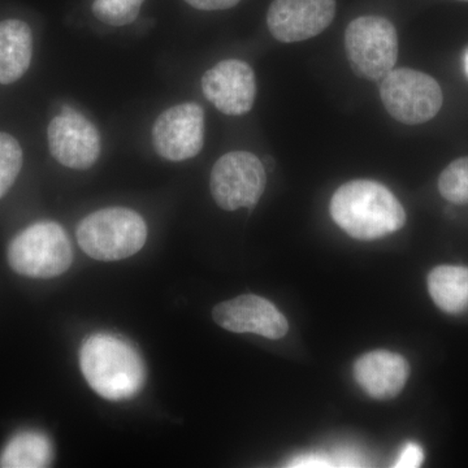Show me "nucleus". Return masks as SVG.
<instances>
[{"mask_svg": "<svg viewBox=\"0 0 468 468\" xmlns=\"http://www.w3.org/2000/svg\"><path fill=\"white\" fill-rule=\"evenodd\" d=\"M335 224L359 241H374L401 229L406 212L394 194L377 181H349L338 187L329 206Z\"/></svg>", "mask_w": 468, "mask_h": 468, "instance_id": "nucleus-1", "label": "nucleus"}, {"mask_svg": "<svg viewBox=\"0 0 468 468\" xmlns=\"http://www.w3.org/2000/svg\"><path fill=\"white\" fill-rule=\"evenodd\" d=\"M80 366L91 389L109 401L133 399L146 383V368L140 354L117 335L89 337L80 351Z\"/></svg>", "mask_w": 468, "mask_h": 468, "instance_id": "nucleus-2", "label": "nucleus"}, {"mask_svg": "<svg viewBox=\"0 0 468 468\" xmlns=\"http://www.w3.org/2000/svg\"><path fill=\"white\" fill-rule=\"evenodd\" d=\"M76 234L80 248L92 260L116 261L133 257L144 248L147 226L133 209L109 207L82 218Z\"/></svg>", "mask_w": 468, "mask_h": 468, "instance_id": "nucleus-3", "label": "nucleus"}, {"mask_svg": "<svg viewBox=\"0 0 468 468\" xmlns=\"http://www.w3.org/2000/svg\"><path fill=\"white\" fill-rule=\"evenodd\" d=\"M73 249L64 228L38 221L17 234L8 246V263L15 272L33 279H52L72 266Z\"/></svg>", "mask_w": 468, "mask_h": 468, "instance_id": "nucleus-4", "label": "nucleus"}, {"mask_svg": "<svg viewBox=\"0 0 468 468\" xmlns=\"http://www.w3.org/2000/svg\"><path fill=\"white\" fill-rule=\"evenodd\" d=\"M345 50L356 76L380 81L394 69L399 58L396 27L381 16L356 18L345 32Z\"/></svg>", "mask_w": 468, "mask_h": 468, "instance_id": "nucleus-5", "label": "nucleus"}, {"mask_svg": "<svg viewBox=\"0 0 468 468\" xmlns=\"http://www.w3.org/2000/svg\"><path fill=\"white\" fill-rule=\"evenodd\" d=\"M380 97L393 119L406 125L430 122L442 106V90L433 77L410 68L392 69L381 79Z\"/></svg>", "mask_w": 468, "mask_h": 468, "instance_id": "nucleus-6", "label": "nucleus"}, {"mask_svg": "<svg viewBox=\"0 0 468 468\" xmlns=\"http://www.w3.org/2000/svg\"><path fill=\"white\" fill-rule=\"evenodd\" d=\"M266 184L263 163L249 151H230L221 156L209 176L212 198L226 211L254 207L263 196Z\"/></svg>", "mask_w": 468, "mask_h": 468, "instance_id": "nucleus-7", "label": "nucleus"}, {"mask_svg": "<svg viewBox=\"0 0 468 468\" xmlns=\"http://www.w3.org/2000/svg\"><path fill=\"white\" fill-rule=\"evenodd\" d=\"M206 115L194 101L163 111L151 131L153 147L160 158L180 163L196 158L205 146Z\"/></svg>", "mask_w": 468, "mask_h": 468, "instance_id": "nucleus-8", "label": "nucleus"}, {"mask_svg": "<svg viewBox=\"0 0 468 468\" xmlns=\"http://www.w3.org/2000/svg\"><path fill=\"white\" fill-rule=\"evenodd\" d=\"M52 158L64 167L86 171L100 159L101 133L90 120L72 107L64 106L48 128Z\"/></svg>", "mask_w": 468, "mask_h": 468, "instance_id": "nucleus-9", "label": "nucleus"}, {"mask_svg": "<svg viewBox=\"0 0 468 468\" xmlns=\"http://www.w3.org/2000/svg\"><path fill=\"white\" fill-rule=\"evenodd\" d=\"M201 85L206 100L228 116L250 112L257 98L254 70L239 58H228L212 67L203 75Z\"/></svg>", "mask_w": 468, "mask_h": 468, "instance_id": "nucleus-10", "label": "nucleus"}, {"mask_svg": "<svg viewBox=\"0 0 468 468\" xmlns=\"http://www.w3.org/2000/svg\"><path fill=\"white\" fill-rule=\"evenodd\" d=\"M335 15V0H273L267 26L282 43L306 41L324 32Z\"/></svg>", "mask_w": 468, "mask_h": 468, "instance_id": "nucleus-11", "label": "nucleus"}, {"mask_svg": "<svg viewBox=\"0 0 468 468\" xmlns=\"http://www.w3.org/2000/svg\"><path fill=\"white\" fill-rule=\"evenodd\" d=\"M215 323L234 334H254L279 340L289 331L288 320L275 304L260 295L245 294L221 302L212 311Z\"/></svg>", "mask_w": 468, "mask_h": 468, "instance_id": "nucleus-12", "label": "nucleus"}, {"mask_svg": "<svg viewBox=\"0 0 468 468\" xmlns=\"http://www.w3.org/2000/svg\"><path fill=\"white\" fill-rule=\"evenodd\" d=\"M354 378L371 399L385 401L399 396L408 383L410 366L399 354L369 351L354 363Z\"/></svg>", "mask_w": 468, "mask_h": 468, "instance_id": "nucleus-13", "label": "nucleus"}, {"mask_svg": "<svg viewBox=\"0 0 468 468\" xmlns=\"http://www.w3.org/2000/svg\"><path fill=\"white\" fill-rule=\"evenodd\" d=\"M33 58V33L26 21H0V84L18 81L29 69Z\"/></svg>", "mask_w": 468, "mask_h": 468, "instance_id": "nucleus-14", "label": "nucleus"}, {"mask_svg": "<svg viewBox=\"0 0 468 468\" xmlns=\"http://www.w3.org/2000/svg\"><path fill=\"white\" fill-rule=\"evenodd\" d=\"M428 292L440 310L458 315L468 310V268L439 266L428 275Z\"/></svg>", "mask_w": 468, "mask_h": 468, "instance_id": "nucleus-15", "label": "nucleus"}, {"mask_svg": "<svg viewBox=\"0 0 468 468\" xmlns=\"http://www.w3.org/2000/svg\"><path fill=\"white\" fill-rule=\"evenodd\" d=\"M54 457L50 439L37 431L17 433L0 454L3 468H41L50 466Z\"/></svg>", "mask_w": 468, "mask_h": 468, "instance_id": "nucleus-16", "label": "nucleus"}, {"mask_svg": "<svg viewBox=\"0 0 468 468\" xmlns=\"http://www.w3.org/2000/svg\"><path fill=\"white\" fill-rule=\"evenodd\" d=\"M144 0H94L91 12L97 20L110 27H125L134 23Z\"/></svg>", "mask_w": 468, "mask_h": 468, "instance_id": "nucleus-17", "label": "nucleus"}, {"mask_svg": "<svg viewBox=\"0 0 468 468\" xmlns=\"http://www.w3.org/2000/svg\"><path fill=\"white\" fill-rule=\"evenodd\" d=\"M23 149L16 138L0 132V198L9 192L16 181L23 168Z\"/></svg>", "mask_w": 468, "mask_h": 468, "instance_id": "nucleus-18", "label": "nucleus"}, {"mask_svg": "<svg viewBox=\"0 0 468 468\" xmlns=\"http://www.w3.org/2000/svg\"><path fill=\"white\" fill-rule=\"evenodd\" d=\"M439 190L446 201L468 205V158L454 160L439 178Z\"/></svg>", "mask_w": 468, "mask_h": 468, "instance_id": "nucleus-19", "label": "nucleus"}, {"mask_svg": "<svg viewBox=\"0 0 468 468\" xmlns=\"http://www.w3.org/2000/svg\"><path fill=\"white\" fill-rule=\"evenodd\" d=\"M424 461V452L417 442H408L403 445L399 458L394 462L393 466L397 468H417L420 467Z\"/></svg>", "mask_w": 468, "mask_h": 468, "instance_id": "nucleus-20", "label": "nucleus"}, {"mask_svg": "<svg viewBox=\"0 0 468 468\" xmlns=\"http://www.w3.org/2000/svg\"><path fill=\"white\" fill-rule=\"evenodd\" d=\"M187 5L201 11H221L239 5L241 0H185Z\"/></svg>", "mask_w": 468, "mask_h": 468, "instance_id": "nucleus-21", "label": "nucleus"}, {"mask_svg": "<svg viewBox=\"0 0 468 468\" xmlns=\"http://www.w3.org/2000/svg\"><path fill=\"white\" fill-rule=\"evenodd\" d=\"M464 68H466V72H467V76H468V51H467L466 57H464Z\"/></svg>", "mask_w": 468, "mask_h": 468, "instance_id": "nucleus-22", "label": "nucleus"}, {"mask_svg": "<svg viewBox=\"0 0 468 468\" xmlns=\"http://www.w3.org/2000/svg\"><path fill=\"white\" fill-rule=\"evenodd\" d=\"M463 2H468V0H463Z\"/></svg>", "mask_w": 468, "mask_h": 468, "instance_id": "nucleus-23", "label": "nucleus"}]
</instances>
